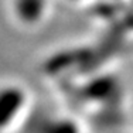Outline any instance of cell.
<instances>
[{
	"mask_svg": "<svg viewBox=\"0 0 133 133\" xmlns=\"http://www.w3.org/2000/svg\"><path fill=\"white\" fill-rule=\"evenodd\" d=\"M50 0H7V13L20 28L40 27L50 17Z\"/></svg>",
	"mask_w": 133,
	"mask_h": 133,
	"instance_id": "6da1fadb",
	"label": "cell"
}]
</instances>
